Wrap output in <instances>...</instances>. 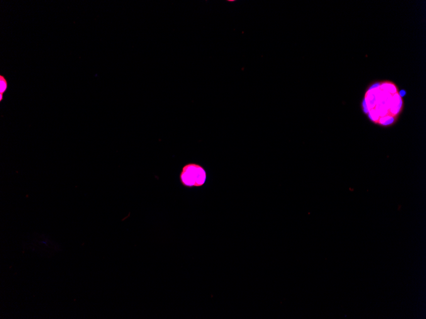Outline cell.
<instances>
[{
	"instance_id": "1",
	"label": "cell",
	"mask_w": 426,
	"mask_h": 319,
	"mask_svg": "<svg viewBox=\"0 0 426 319\" xmlns=\"http://www.w3.org/2000/svg\"><path fill=\"white\" fill-rule=\"evenodd\" d=\"M181 186L186 189L201 188L208 180V173L203 165L188 163L182 167L179 175Z\"/></svg>"
},
{
	"instance_id": "2",
	"label": "cell",
	"mask_w": 426,
	"mask_h": 319,
	"mask_svg": "<svg viewBox=\"0 0 426 319\" xmlns=\"http://www.w3.org/2000/svg\"><path fill=\"white\" fill-rule=\"evenodd\" d=\"M8 82L6 79V77L3 75H0V95H4L5 92L8 89Z\"/></svg>"
}]
</instances>
